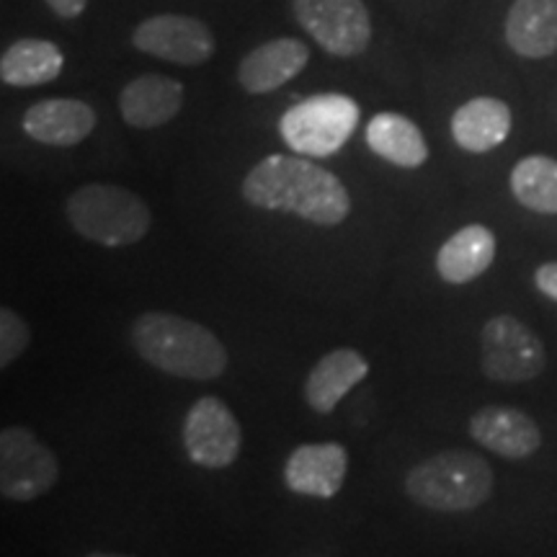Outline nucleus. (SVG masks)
<instances>
[{"instance_id": "obj_1", "label": "nucleus", "mask_w": 557, "mask_h": 557, "mask_svg": "<svg viewBox=\"0 0 557 557\" xmlns=\"http://www.w3.org/2000/svg\"><path fill=\"white\" fill-rule=\"evenodd\" d=\"M240 194L250 207L295 214L320 227H336L351 214L344 181L305 156L259 160L243 178Z\"/></svg>"}, {"instance_id": "obj_2", "label": "nucleus", "mask_w": 557, "mask_h": 557, "mask_svg": "<svg viewBox=\"0 0 557 557\" xmlns=\"http://www.w3.org/2000/svg\"><path fill=\"white\" fill-rule=\"evenodd\" d=\"M132 344L139 359L178 380L212 382L225 374L227 348L197 320L173 312H145L132 325Z\"/></svg>"}, {"instance_id": "obj_3", "label": "nucleus", "mask_w": 557, "mask_h": 557, "mask_svg": "<svg viewBox=\"0 0 557 557\" xmlns=\"http://www.w3.org/2000/svg\"><path fill=\"white\" fill-rule=\"evenodd\" d=\"M408 498L429 511H475L493 493V470L483 457L447 449L418 462L406 475Z\"/></svg>"}, {"instance_id": "obj_4", "label": "nucleus", "mask_w": 557, "mask_h": 557, "mask_svg": "<svg viewBox=\"0 0 557 557\" xmlns=\"http://www.w3.org/2000/svg\"><path fill=\"white\" fill-rule=\"evenodd\" d=\"M67 222L81 238L103 248L135 246L150 233L148 205L114 184H86L67 197Z\"/></svg>"}, {"instance_id": "obj_5", "label": "nucleus", "mask_w": 557, "mask_h": 557, "mask_svg": "<svg viewBox=\"0 0 557 557\" xmlns=\"http://www.w3.org/2000/svg\"><path fill=\"white\" fill-rule=\"evenodd\" d=\"M359 103L344 94H318L295 103L278 120V135L297 156L331 158L359 127Z\"/></svg>"}, {"instance_id": "obj_6", "label": "nucleus", "mask_w": 557, "mask_h": 557, "mask_svg": "<svg viewBox=\"0 0 557 557\" xmlns=\"http://www.w3.org/2000/svg\"><path fill=\"white\" fill-rule=\"evenodd\" d=\"M545 364V344L524 320L496 315L480 331V367L487 380L519 385L540 377Z\"/></svg>"}, {"instance_id": "obj_7", "label": "nucleus", "mask_w": 557, "mask_h": 557, "mask_svg": "<svg viewBox=\"0 0 557 557\" xmlns=\"http://www.w3.org/2000/svg\"><path fill=\"white\" fill-rule=\"evenodd\" d=\"M58 475V457L34 431L24 426L0 431V493L5 500L32 504L52 491Z\"/></svg>"}, {"instance_id": "obj_8", "label": "nucleus", "mask_w": 557, "mask_h": 557, "mask_svg": "<svg viewBox=\"0 0 557 557\" xmlns=\"http://www.w3.org/2000/svg\"><path fill=\"white\" fill-rule=\"evenodd\" d=\"M292 11L333 58H357L372 41V18L361 0H292Z\"/></svg>"}, {"instance_id": "obj_9", "label": "nucleus", "mask_w": 557, "mask_h": 557, "mask_svg": "<svg viewBox=\"0 0 557 557\" xmlns=\"http://www.w3.org/2000/svg\"><path fill=\"white\" fill-rule=\"evenodd\" d=\"M186 455L197 468L225 470L238 462L243 431L225 400L205 395L189 408L181 429Z\"/></svg>"}, {"instance_id": "obj_10", "label": "nucleus", "mask_w": 557, "mask_h": 557, "mask_svg": "<svg viewBox=\"0 0 557 557\" xmlns=\"http://www.w3.org/2000/svg\"><path fill=\"white\" fill-rule=\"evenodd\" d=\"M135 50L173 65L197 67L214 54V34L201 18L184 13H160L145 18L132 32Z\"/></svg>"}, {"instance_id": "obj_11", "label": "nucleus", "mask_w": 557, "mask_h": 557, "mask_svg": "<svg viewBox=\"0 0 557 557\" xmlns=\"http://www.w3.org/2000/svg\"><path fill=\"white\" fill-rule=\"evenodd\" d=\"M346 470L348 451L344 444H299L284 462V485L297 496L329 500L344 487Z\"/></svg>"}, {"instance_id": "obj_12", "label": "nucleus", "mask_w": 557, "mask_h": 557, "mask_svg": "<svg viewBox=\"0 0 557 557\" xmlns=\"http://www.w3.org/2000/svg\"><path fill=\"white\" fill-rule=\"evenodd\" d=\"M310 62V47L295 37H278L250 50L238 65V83L250 96L274 94L295 81Z\"/></svg>"}, {"instance_id": "obj_13", "label": "nucleus", "mask_w": 557, "mask_h": 557, "mask_svg": "<svg viewBox=\"0 0 557 557\" xmlns=\"http://www.w3.org/2000/svg\"><path fill=\"white\" fill-rule=\"evenodd\" d=\"M470 436L504 459H527L542 447V431L524 410L485 406L470 418Z\"/></svg>"}, {"instance_id": "obj_14", "label": "nucleus", "mask_w": 557, "mask_h": 557, "mask_svg": "<svg viewBox=\"0 0 557 557\" xmlns=\"http://www.w3.org/2000/svg\"><path fill=\"white\" fill-rule=\"evenodd\" d=\"M34 143L50 148H75L96 129V111L81 99H45L32 103L21 120Z\"/></svg>"}, {"instance_id": "obj_15", "label": "nucleus", "mask_w": 557, "mask_h": 557, "mask_svg": "<svg viewBox=\"0 0 557 557\" xmlns=\"http://www.w3.org/2000/svg\"><path fill=\"white\" fill-rule=\"evenodd\" d=\"M369 374V361L357 348H333L315 361L305 377V400L318 416H329Z\"/></svg>"}, {"instance_id": "obj_16", "label": "nucleus", "mask_w": 557, "mask_h": 557, "mask_svg": "<svg viewBox=\"0 0 557 557\" xmlns=\"http://www.w3.org/2000/svg\"><path fill=\"white\" fill-rule=\"evenodd\" d=\"M184 107V86L160 73H145L129 81L120 94L122 120L135 129H156L176 120Z\"/></svg>"}, {"instance_id": "obj_17", "label": "nucleus", "mask_w": 557, "mask_h": 557, "mask_svg": "<svg viewBox=\"0 0 557 557\" xmlns=\"http://www.w3.org/2000/svg\"><path fill=\"white\" fill-rule=\"evenodd\" d=\"M511 109L493 96H478L451 114V137L462 150L480 156L496 150L511 135Z\"/></svg>"}, {"instance_id": "obj_18", "label": "nucleus", "mask_w": 557, "mask_h": 557, "mask_svg": "<svg viewBox=\"0 0 557 557\" xmlns=\"http://www.w3.org/2000/svg\"><path fill=\"white\" fill-rule=\"evenodd\" d=\"M506 41L519 58L545 60L557 52V0H513Z\"/></svg>"}, {"instance_id": "obj_19", "label": "nucleus", "mask_w": 557, "mask_h": 557, "mask_svg": "<svg viewBox=\"0 0 557 557\" xmlns=\"http://www.w3.org/2000/svg\"><path fill=\"white\" fill-rule=\"evenodd\" d=\"M496 259V235L485 225H468L457 230L438 248L436 271L447 284H470L483 276Z\"/></svg>"}, {"instance_id": "obj_20", "label": "nucleus", "mask_w": 557, "mask_h": 557, "mask_svg": "<svg viewBox=\"0 0 557 557\" xmlns=\"http://www.w3.org/2000/svg\"><path fill=\"white\" fill-rule=\"evenodd\" d=\"M367 145L374 156L398 165V169H421L429 160V145L416 122L398 111H382L367 124Z\"/></svg>"}, {"instance_id": "obj_21", "label": "nucleus", "mask_w": 557, "mask_h": 557, "mask_svg": "<svg viewBox=\"0 0 557 557\" xmlns=\"http://www.w3.org/2000/svg\"><path fill=\"white\" fill-rule=\"evenodd\" d=\"M65 54L54 41L18 39L0 58V81L11 88H37L60 78Z\"/></svg>"}, {"instance_id": "obj_22", "label": "nucleus", "mask_w": 557, "mask_h": 557, "mask_svg": "<svg viewBox=\"0 0 557 557\" xmlns=\"http://www.w3.org/2000/svg\"><path fill=\"white\" fill-rule=\"evenodd\" d=\"M511 191L521 207L537 214H557V160L529 156L511 171Z\"/></svg>"}, {"instance_id": "obj_23", "label": "nucleus", "mask_w": 557, "mask_h": 557, "mask_svg": "<svg viewBox=\"0 0 557 557\" xmlns=\"http://www.w3.org/2000/svg\"><path fill=\"white\" fill-rule=\"evenodd\" d=\"M32 344V331L16 310L0 308V367H11Z\"/></svg>"}, {"instance_id": "obj_24", "label": "nucleus", "mask_w": 557, "mask_h": 557, "mask_svg": "<svg viewBox=\"0 0 557 557\" xmlns=\"http://www.w3.org/2000/svg\"><path fill=\"white\" fill-rule=\"evenodd\" d=\"M534 284H537L542 295L557 302V261L542 263V267L534 271Z\"/></svg>"}, {"instance_id": "obj_25", "label": "nucleus", "mask_w": 557, "mask_h": 557, "mask_svg": "<svg viewBox=\"0 0 557 557\" xmlns=\"http://www.w3.org/2000/svg\"><path fill=\"white\" fill-rule=\"evenodd\" d=\"M47 5L58 13L60 18H78L86 11L88 0H47Z\"/></svg>"}]
</instances>
